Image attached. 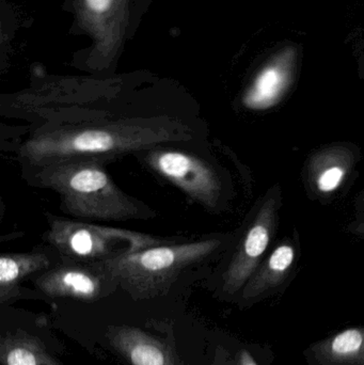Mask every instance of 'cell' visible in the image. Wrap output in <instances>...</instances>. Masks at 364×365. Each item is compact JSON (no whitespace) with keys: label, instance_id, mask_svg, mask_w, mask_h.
Listing matches in <instances>:
<instances>
[{"label":"cell","instance_id":"cell-14","mask_svg":"<svg viewBox=\"0 0 364 365\" xmlns=\"http://www.w3.org/2000/svg\"><path fill=\"white\" fill-rule=\"evenodd\" d=\"M342 175H343V173H342L341 169L331 168L327 170L321 177L320 182H318L321 190L331 191L335 189L341 181Z\"/></svg>","mask_w":364,"mask_h":365},{"label":"cell","instance_id":"cell-10","mask_svg":"<svg viewBox=\"0 0 364 365\" xmlns=\"http://www.w3.org/2000/svg\"><path fill=\"white\" fill-rule=\"evenodd\" d=\"M44 351L34 341H9L2 343L1 359L4 365H43Z\"/></svg>","mask_w":364,"mask_h":365},{"label":"cell","instance_id":"cell-12","mask_svg":"<svg viewBox=\"0 0 364 365\" xmlns=\"http://www.w3.org/2000/svg\"><path fill=\"white\" fill-rule=\"evenodd\" d=\"M269 245V232L262 225H256L248 234L245 242V252L248 257H256L262 255Z\"/></svg>","mask_w":364,"mask_h":365},{"label":"cell","instance_id":"cell-4","mask_svg":"<svg viewBox=\"0 0 364 365\" xmlns=\"http://www.w3.org/2000/svg\"><path fill=\"white\" fill-rule=\"evenodd\" d=\"M46 237L64 257L90 264L170 242L130 230L59 218L51 219Z\"/></svg>","mask_w":364,"mask_h":365},{"label":"cell","instance_id":"cell-3","mask_svg":"<svg viewBox=\"0 0 364 365\" xmlns=\"http://www.w3.org/2000/svg\"><path fill=\"white\" fill-rule=\"evenodd\" d=\"M217 242L214 240L169 242L93 264L132 295L149 297L162 293L184 270L207 259Z\"/></svg>","mask_w":364,"mask_h":365},{"label":"cell","instance_id":"cell-1","mask_svg":"<svg viewBox=\"0 0 364 365\" xmlns=\"http://www.w3.org/2000/svg\"><path fill=\"white\" fill-rule=\"evenodd\" d=\"M192 130L168 118L126 119L107 124L70 126L38 132L19 156L32 167L73 160H111L169 143L187 141Z\"/></svg>","mask_w":364,"mask_h":365},{"label":"cell","instance_id":"cell-2","mask_svg":"<svg viewBox=\"0 0 364 365\" xmlns=\"http://www.w3.org/2000/svg\"><path fill=\"white\" fill-rule=\"evenodd\" d=\"M34 168V184L57 192L63 210L76 218L128 221L155 215L115 185L103 160H64Z\"/></svg>","mask_w":364,"mask_h":365},{"label":"cell","instance_id":"cell-16","mask_svg":"<svg viewBox=\"0 0 364 365\" xmlns=\"http://www.w3.org/2000/svg\"><path fill=\"white\" fill-rule=\"evenodd\" d=\"M241 365H258L247 351L241 353Z\"/></svg>","mask_w":364,"mask_h":365},{"label":"cell","instance_id":"cell-9","mask_svg":"<svg viewBox=\"0 0 364 365\" xmlns=\"http://www.w3.org/2000/svg\"><path fill=\"white\" fill-rule=\"evenodd\" d=\"M329 354L335 361L355 364L364 357V331L348 329L336 336L331 342Z\"/></svg>","mask_w":364,"mask_h":365},{"label":"cell","instance_id":"cell-5","mask_svg":"<svg viewBox=\"0 0 364 365\" xmlns=\"http://www.w3.org/2000/svg\"><path fill=\"white\" fill-rule=\"evenodd\" d=\"M145 160L152 170L188 197L205 207H213L219 182L213 168L200 156L158 145L145 151Z\"/></svg>","mask_w":364,"mask_h":365},{"label":"cell","instance_id":"cell-13","mask_svg":"<svg viewBox=\"0 0 364 365\" xmlns=\"http://www.w3.org/2000/svg\"><path fill=\"white\" fill-rule=\"evenodd\" d=\"M293 259H294V252H293L292 248L286 246L280 247L271 255L269 265H271V269L282 272L291 265Z\"/></svg>","mask_w":364,"mask_h":365},{"label":"cell","instance_id":"cell-8","mask_svg":"<svg viewBox=\"0 0 364 365\" xmlns=\"http://www.w3.org/2000/svg\"><path fill=\"white\" fill-rule=\"evenodd\" d=\"M49 257L43 252L6 253L0 257V299L6 302L26 277L47 269Z\"/></svg>","mask_w":364,"mask_h":365},{"label":"cell","instance_id":"cell-6","mask_svg":"<svg viewBox=\"0 0 364 365\" xmlns=\"http://www.w3.org/2000/svg\"><path fill=\"white\" fill-rule=\"evenodd\" d=\"M103 277L106 274L95 264H66L41 274L36 285L51 297L94 300L102 292Z\"/></svg>","mask_w":364,"mask_h":365},{"label":"cell","instance_id":"cell-11","mask_svg":"<svg viewBox=\"0 0 364 365\" xmlns=\"http://www.w3.org/2000/svg\"><path fill=\"white\" fill-rule=\"evenodd\" d=\"M282 83L284 74L279 68H267L256 81V87L249 96L250 102L261 104L269 98H273L279 92Z\"/></svg>","mask_w":364,"mask_h":365},{"label":"cell","instance_id":"cell-15","mask_svg":"<svg viewBox=\"0 0 364 365\" xmlns=\"http://www.w3.org/2000/svg\"><path fill=\"white\" fill-rule=\"evenodd\" d=\"M85 2L93 12L103 13L108 10L113 0H85Z\"/></svg>","mask_w":364,"mask_h":365},{"label":"cell","instance_id":"cell-7","mask_svg":"<svg viewBox=\"0 0 364 365\" xmlns=\"http://www.w3.org/2000/svg\"><path fill=\"white\" fill-rule=\"evenodd\" d=\"M109 342L132 365H183L164 343L137 328L109 329Z\"/></svg>","mask_w":364,"mask_h":365}]
</instances>
